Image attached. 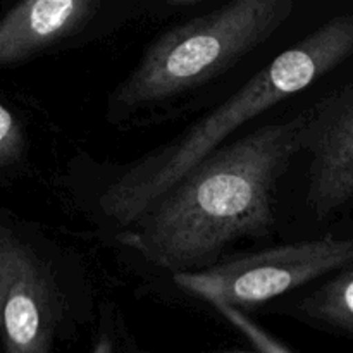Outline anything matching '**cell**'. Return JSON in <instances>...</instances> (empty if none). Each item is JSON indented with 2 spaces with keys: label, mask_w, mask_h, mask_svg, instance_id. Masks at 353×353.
<instances>
[{
  "label": "cell",
  "mask_w": 353,
  "mask_h": 353,
  "mask_svg": "<svg viewBox=\"0 0 353 353\" xmlns=\"http://www.w3.org/2000/svg\"><path fill=\"white\" fill-rule=\"evenodd\" d=\"M26 147L23 124L7 103L0 107V168L10 171L21 162Z\"/></svg>",
  "instance_id": "cell-9"
},
{
  "label": "cell",
  "mask_w": 353,
  "mask_h": 353,
  "mask_svg": "<svg viewBox=\"0 0 353 353\" xmlns=\"http://www.w3.org/2000/svg\"><path fill=\"white\" fill-rule=\"evenodd\" d=\"M307 114V203L317 219H326L353 202V83L323 97Z\"/></svg>",
  "instance_id": "cell-6"
},
{
  "label": "cell",
  "mask_w": 353,
  "mask_h": 353,
  "mask_svg": "<svg viewBox=\"0 0 353 353\" xmlns=\"http://www.w3.org/2000/svg\"><path fill=\"white\" fill-rule=\"evenodd\" d=\"M102 9L100 0H24L0 23V64H21L81 33Z\"/></svg>",
  "instance_id": "cell-7"
},
{
  "label": "cell",
  "mask_w": 353,
  "mask_h": 353,
  "mask_svg": "<svg viewBox=\"0 0 353 353\" xmlns=\"http://www.w3.org/2000/svg\"><path fill=\"white\" fill-rule=\"evenodd\" d=\"M292 0H236L159 34L110 93L107 119L121 124L226 72L292 17Z\"/></svg>",
  "instance_id": "cell-3"
},
{
  "label": "cell",
  "mask_w": 353,
  "mask_h": 353,
  "mask_svg": "<svg viewBox=\"0 0 353 353\" xmlns=\"http://www.w3.org/2000/svg\"><path fill=\"white\" fill-rule=\"evenodd\" d=\"M353 265V240L323 238L283 245L219 262L205 271L172 274L183 292L212 307H254Z\"/></svg>",
  "instance_id": "cell-4"
},
{
  "label": "cell",
  "mask_w": 353,
  "mask_h": 353,
  "mask_svg": "<svg viewBox=\"0 0 353 353\" xmlns=\"http://www.w3.org/2000/svg\"><path fill=\"white\" fill-rule=\"evenodd\" d=\"M92 353H114V345L110 336L102 334V336L99 338V341L95 343V347H93Z\"/></svg>",
  "instance_id": "cell-11"
},
{
  "label": "cell",
  "mask_w": 353,
  "mask_h": 353,
  "mask_svg": "<svg viewBox=\"0 0 353 353\" xmlns=\"http://www.w3.org/2000/svg\"><path fill=\"white\" fill-rule=\"evenodd\" d=\"M352 55L353 16L340 14L281 52L234 95L178 138L128 168L100 195L102 214L126 230L148 205L219 150L221 143L245 123L309 88Z\"/></svg>",
  "instance_id": "cell-2"
},
{
  "label": "cell",
  "mask_w": 353,
  "mask_h": 353,
  "mask_svg": "<svg viewBox=\"0 0 353 353\" xmlns=\"http://www.w3.org/2000/svg\"><path fill=\"white\" fill-rule=\"evenodd\" d=\"M300 309L324 326L353 334V265L307 296Z\"/></svg>",
  "instance_id": "cell-8"
},
{
  "label": "cell",
  "mask_w": 353,
  "mask_h": 353,
  "mask_svg": "<svg viewBox=\"0 0 353 353\" xmlns=\"http://www.w3.org/2000/svg\"><path fill=\"white\" fill-rule=\"evenodd\" d=\"M214 309L228 321V323L233 324L234 327L240 330L241 334L248 338L252 343L255 345L259 353H292L285 345L279 343L278 340L271 336L265 330H262L259 324H255L254 321L248 319L240 309L230 305H216ZM231 353H240V352H231Z\"/></svg>",
  "instance_id": "cell-10"
},
{
  "label": "cell",
  "mask_w": 353,
  "mask_h": 353,
  "mask_svg": "<svg viewBox=\"0 0 353 353\" xmlns=\"http://www.w3.org/2000/svg\"><path fill=\"white\" fill-rule=\"evenodd\" d=\"M307 121L305 110L214 152L148 205L123 240L172 276L205 271L234 241L268 236L276 185L305 147Z\"/></svg>",
  "instance_id": "cell-1"
},
{
  "label": "cell",
  "mask_w": 353,
  "mask_h": 353,
  "mask_svg": "<svg viewBox=\"0 0 353 353\" xmlns=\"http://www.w3.org/2000/svg\"><path fill=\"white\" fill-rule=\"evenodd\" d=\"M62 317L50 268L12 228H0V321L3 353H54Z\"/></svg>",
  "instance_id": "cell-5"
}]
</instances>
